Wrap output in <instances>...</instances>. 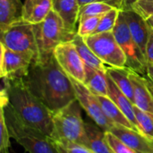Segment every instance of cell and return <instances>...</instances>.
Wrapping results in <instances>:
<instances>
[{
	"mask_svg": "<svg viewBox=\"0 0 153 153\" xmlns=\"http://www.w3.org/2000/svg\"><path fill=\"white\" fill-rule=\"evenodd\" d=\"M23 81L30 91L52 113L76 100L71 80L54 55L39 62L31 63Z\"/></svg>",
	"mask_w": 153,
	"mask_h": 153,
	"instance_id": "6da1fadb",
	"label": "cell"
},
{
	"mask_svg": "<svg viewBox=\"0 0 153 153\" xmlns=\"http://www.w3.org/2000/svg\"><path fill=\"white\" fill-rule=\"evenodd\" d=\"M8 96V104L14 113L27 125L50 137L53 128V113L26 86L23 78H3Z\"/></svg>",
	"mask_w": 153,
	"mask_h": 153,
	"instance_id": "7a4b0ae2",
	"label": "cell"
},
{
	"mask_svg": "<svg viewBox=\"0 0 153 153\" xmlns=\"http://www.w3.org/2000/svg\"><path fill=\"white\" fill-rule=\"evenodd\" d=\"M4 118L10 137L29 153H58L49 136L25 124L7 104L4 107Z\"/></svg>",
	"mask_w": 153,
	"mask_h": 153,
	"instance_id": "3957f363",
	"label": "cell"
},
{
	"mask_svg": "<svg viewBox=\"0 0 153 153\" xmlns=\"http://www.w3.org/2000/svg\"><path fill=\"white\" fill-rule=\"evenodd\" d=\"M52 123V141L73 142L87 147L85 122L82 117V107L76 100L53 113Z\"/></svg>",
	"mask_w": 153,
	"mask_h": 153,
	"instance_id": "277c9868",
	"label": "cell"
},
{
	"mask_svg": "<svg viewBox=\"0 0 153 153\" xmlns=\"http://www.w3.org/2000/svg\"><path fill=\"white\" fill-rule=\"evenodd\" d=\"M0 42L7 49L28 56L32 63L40 61L34 25L22 19L14 22L0 33Z\"/></svg>",
	"mask_w": 153,
	"mask_h": 153,
	"instance_id": "5b68a950",
	"label": "cell"
},
{
	"mask_svg": "<svg viewBox=\"0 0 153 153\" xmlns=\"http://www.w3.org/2000/svg\"><path fill=\"white\" fill-rule=\"evenodd\" d=\"M40 61L53 55L54 49L61 43L72 41L77 33L67 30L62 19L52 9L46 19L39 24L34 25Z\"/></svg>",
	"mask_w": 153,
	"mask_h": 153,
	"instance_id": "8992f818",
	"label": "cell"
},
{
	"mask_svg": "<svg viewBox=\"0 0 153 153\" xmlns=\"http://www.w3.org/2000/svg\"><path fill=\"white\" fill-rule=\"evenodd\" d=\"M112 32L117 44L126 56V67H128L141 75H146L147 63L145 57L133 39L122 11L119 12Z\"/></svg>",
	"mask_w": 153,
	"mask_h": 153,
	"instance_id": "52a82bcc",
	"label": "cell"
},
{
	"mask_svg": "<svg viewBox=\"0 0 153 153\" xmlns=\"http://www.w3.org/2000/svg\"><path fill=\"white\" fill-rule=\"evenodd\" d=\"M83 40L104 64L113 67H126V56L112 31L95 33L83 38Z\"/></svg>",
	"mask_w": 153,
	"mask_h": 153,
	"instance_id": "ba28073f",
	"label": "cell"
},
{
	"mask_svg": "<svg viewBox=\"0 0 153 153\" xmlns=\"http://www.w3.org/2000/svg\"><path fill=\"white\" fill-rule=\"evenodd\" d=\"M69 78L74 90L76 100L79 102L82 108L86 111L87 115L98 126H100L105 132H109L114 124L111 123L103 113L97 96L94 95L84 85L83 82H79L72 77Z\"/></svg>",
	"mask_w": 153,
	"mask_h": 153,
	"instance_id": "9c48e42d",
	"label": "cell"
},
{
	"mask_svg": "<svg viewBox=\"0 0 153 153\" xmlns=\"http://www.w3.org/2000/svg\"><path fill=\"white\" fill-rule=\"evenodd\" d=\"M53 55L60 67L69 77L83 82L85 65L73 41L59 44L54 49Z\"/></svg>",
	"mask_w": 153,
	"mask_h": 153,
	"instance_id": "30bf717a",
	"label": "cell"
},
{
	"mask_svg": "<svg viewBox=\"0 0 153 153\" xmlns=\"http://www.w3.org/2000/svg\"><path fill=\"white\" fill-rule=\"evenodd\" d=\"M109 132L123 143L139 153H152V141L131 127L114 125Z\"/></svg>",
	"mask_w": 153,
	"mask_h": 153,
	"instance_id": "8fae6325",
	"label": "cell"
},
{
	"mask_svg": "<svg viewBox=\"0 0 153 153\" xmlns=\"http://www.w3.org/2000/svg\"><path fill=\"white\" fill-rule=\"evenodd\" d=\"M122 12L125 15L130 33L135 44L145 57V48L150 31V27L146 20L134 11L130 6L126 7L124 10H122Z\"/></svg>",
	"mask_w": 153,
	"mask_h": 153,
	"instance_id": "7c38bea8",
	"label": "cell"
},
{
	"mask_svg": "<svg viewBox=\"0 0 153 153\" xmlns=\"http://www.w3.org/2000/svg\"><path fill=\"white\" fill-rule=\"evenodd\" d=\"M32 59L26 55L17 53L4 48V72L6 79L24 78L29 71Z\"/></svg>",
	"mask_w": 153,
	"mask_h": 153,
	"instance_id": "4fadbf2b",
	"label": "cell"
},
{
	"mask_svg": "<svg viewBox=\"0 0 153 153\" xmlns=\"http://www.w3.org/2000/svg\"><path fill=\"white\" fill-rule=\"evenodd\" d=\"M129 78L134 91V105L153 114V97L148 88L146 77L130 69Z\"/></svg>",
	"mask_w": 153,
	"mask_h": 153,
	"instance_id": "5bb4252c",
	"label": "cell"
},
{
	"mask_svg": "<svg viewBox=\"0 0 153 153\" xmlns=\"http://www.w3.org/2000/svg\"><path fill=\"white\" fill-rule=\"evenodd\" d=\"M52 9L62 19L67 30L77 33L80 13L78 0H53Z\"/></svg>",
	"mask_w": 153,
	"mask_h": 153,
	"instance_id": "9a60e30c",
	"label": "cell"
},
{
	"mask_svg": "<svg viewBox=\"0 0 153 153\" xmlns=\"http://www.w3.org/2000/svg\"><path fill=\"white\" fill-rule=\"evenodd\" d=\"M53 7V0H25L22 19L32 25L42 22Z\"/></svg>",
	"mask_w": 153,
	"mask_h": 153,
	"instance_id": "2e32d148",
	"label": "cell"
},
{
	"mask_svg": "<svg viewBox=\"0 0 153 153\" xmlns=\"http://www.w3.org/2000/svg\"><path fill=\"white\" fill-rule=\"evenodd\" d=\"M107 82H108V97L119 108V109L123 112V114L126 117V118L131 123L133 128L139 132L137 122L135 119L134 110V103L118 89V87L114 83L111 78L107 74Z\"/></svg>",
	"mask_w": 153,
	"mask_h": 153,
	"instance_id": "e0dca14e",
	"label": "cell"
},
{
	"mask_svg": "<svg viewBox=\"0 0 153 153\" xmlns=\"http://www.w3.org/2000/svg\"><path fill=\"white\" fill-rule=\"evenodd\" d=\"M87 148L91 153H113L106 139V132L94 122H85Z\"/></svg>",
	"mask_w": 153,
	"mask_h": 153,
	"instance_id": "ac0fdd59",
	"label": "cell"
},
{
	"mask_svg": "<svg viewBox=\"0 0 153 153\" xmlns=\"http://www.w3.org/2000/svg\"><path fill=\"white\" fill-rule=\"evenodd\" d=\"M84 85L96 96H108V82L106 71L85 65Z\"/></svg>",
	"mask_w": 153,
	"mask_h": 153,
	"instance_id": "d6986e66",
	"label": "cell"
},
{
	"mask_svg": "<svg viewBox=\"0 0 153 153\" xmlns=\"http://www.w3.org/2000/svg\"><path fill=\"white\" fill-rule=\"evenodd\" d=\"M22 11L21 0H0V33L22 19Z\"/></svg>",
	"mask_w": 153,
	"mask_h": 153,
	"instance_id": "ffe728a7",
	"label": "cell"
},
{
	"mask_svg": "<svg viewBox=\"0 0 153 153\" xmlns=\"http://www.w3.org/2000/svg\"><path fill=\"white\" fill-rule=\"evenodd\" d=\"M128 67H113L106 66V73L118 87V89L134 103V91L132 82L129 78Z\"/></svg>",
	"mask_w": 153,
	"mask_h": 153,
	"instance_id": "44dd1931",
	"label": "cell"
},
{
	"mask_svg": "<svg viewBox=\"0 0 153 153\" xmlns=\"http://www.w3.org/2000/svg\"><path fill=\"white\" fill-rule=\"evenodd\" d=\"M97 98L99 100L103 113L111 123H113L114 125L133 128L131 123L126 118V117L108 96H97Z\"/></svg>",
	"mask_w": 153,
	"mask_h": 153,
	"instance_id": "7402d4cb",
	"label": "cell"
},
{
	"mask_svg": "<svg viewBox=\"0 0 153 153\" xmlns=\"http://www.w3.org/2000/svg\"><path fill=\"white\" fill-rule=\"evenodd\" d=\"M72 41L74 44V46H75V48H76V49L85 65H88L90 67H92V68H95L98 70L106 71L105 64L86 45L82 37L76 34Z\"/></svg>",
	"mask_w": 153,
	"mask_h": 153,
	"instance_id": "603a6c76",
	"label": "cell"
},
{
	"mask_svg": "<svg viewBox=\"0 0 153 153\" xmlns=\"http://www.w3.org/2000/svg\"><path fill=\"white\" fill-rule=\"evenodd\" d=\"M134 110L139 132L153 141V114L143 111L136 106H134Z\"/></svg>",
	"mask_w": 153,
	"mask_h": 153,
	"instance_id": "cb8c5ba5",
	"label": "cell"
},
{
	"mask_svg": "<svg viewBox=\"0 0 153 153\" xmlns=\"http://www.w3.org/2000/svg\"><path fill=\"white\" fill-rule=\"evenodd\" d=\"M112 6L104 4V3H89L82 7H80V13H79V21L87 17H92V16H99L103 15L107 12L110 11Z\"/></svg>",
	"mask_w": 153,
	"mask_h": 153,
	"instance_id": "d4e9b609",
	"label": "cell"
},
{
	"mask_svg": "<svg viewBox=\"0 0 153 153\" xmlns=\"http://www.w3.org/2000/svg\"><path fill=\"white\" fill-rule=\"evenodd\" d=\"M119 12H120V10H118L117 8H112L110 11L104 13L93 34L112 31L114 29V26L116 24V22L117 20Z\"/></svg>",
	"mask_w": 153,
	"mask_h": 153,
	"instance_id": "484cf974",
	"label": "cell"
},
{
	"mask_svg": "<svg viewBox=\"0 0 153 153\" xmlns=\"http://www.w3.org/2000/svg\"><path fill=\"white\" fill-rule=\"evenodd\" d=\"M101 17L102 15H99V16L87 17L80 20L78 22L77 34L82 38L92 35L100 23Z\"/></svg>",
	"mask_w": 153,
	"mask_h": 153,
	"instance_id": "4316f807",
	"label": "cell"
},
{
	"mask_svg": "<svg viewBox=\"0 0 153 153\" xmlns=\"http://www.w3.org/2000/svg\"><path fill=\"white\" fill-rule=\"evenodd\" d=\"M58 153H91L85 146L67 141H53Z\"/></svg>",
	"mask_w": 153,
	"mask_h": 153,
	"instance_id": "83f0119b",
	"label": "cell"
},
{
	"mask_svg": "<svg viewBox=\"0 0 153 153\" xmlns=\"http://www.w3.org/2000/svg\"><path fill=\"white\" fill-rule=\"evenodd\" d=\"M10 134L4 118V108H0V153H9Z\"/></svg>",
	"mask_w": 153,
	"mask_h": 153,
	"instance_id": "f1b7e54d",
	"label": "cell"
},
{
	"mask_svg": "<svg viewBox=\"0 0 153 153\" xmlns=\"http://www.w3.org/2000/svg\"><path fill=\"white\" fill-rule=\"evenodd\" d=\"M129 6L144 20L153 15V0H134Z\"/></svg>",
	"mask_w": 153,
	"mask_h": 153,
	"instance_id": "f546056e",
	"label": "cell"
},
{
	"mask_svg": "<svg viewBox=\"0 0 153 153\" xmlns=\"http://www.w3.org/2000/svg\"><path fill=\"white\" fill-rule=\"evenodd\" d=\"M106 139L113 153H139L123 143L110 132H106Z\"/></svg>",
	"mask_w": 153,
	"mask_h": 153,
	"instance_id": "4dcf8cb0",
	"label": "cell"
},
{
	"mask_svg": "<svg viewBox=\"0 0 153 153\" xmlns=\"http://www.w3.org/2000/svg\"><path fill=\"white\" fill-rule=\"evenodd\" d=\"M104 3L107 4L114 8H117L120 11L124 10L126 7L128 6V0H78L80 7L89 4V3Z\"/></svg>",
	"mask_w": 153,
	"mask_h": 153,
	"instance_id": "1f68e13d",
	"label": "cell"
},
{
	"mask_svg": "<svg viewBox=\"0 0 153 153\" xmlns=\"http://www.w3.org/2000/svg\"><path fill=\"white\" fill-rule=\"evenodd\" d=\"M145 60L147 65H153V30L150 28L149 38L145 48Z\"/></svg>",
	"mask_w": 153,
	"mask_h": 153,
	"instance_id": "d6a6232c",
	"label": "cell"
},
{
	"mask_svg": "<svg viewBox=\"0 0 153 153\" xmlns=\"http://www.w3.org/2000/svg\"><path fill=\"white\" fill-rule=\"evenodd\" d=\"M8 104V96L4 87L0 88V108H4Z\"/></svg>",
	"mask_w": 153,
	"mask_h": 153,
	"instance_id": "836d02e7",
	"label": "cell"
},
{
	"mask_svg": "<svg viewBox=\"0 0 153 153\" xmlns=\"http://www.w3.org/2000/svg\"><path fill=\"white\" fill-rule=\"evenodd\" d=\"M4 47L0 42V79L4 77Z\"/></svg>",
	"mask_w": 153,
	"mask_h": 153,
	"instance_id": "e575fe53",
	"label": "cell"
},
{
	"mask_svg": "<svg viewBox=\"0 0 153 153\" xmlns=\"http://www.w3.org/2000/svg\"><path fill=\"white\" fill-rule=\"evenodd\" d=\"M146 75L153 82V65H147L146 68Z\"/></svg>",
	"mask_w": 153,
	"mask_h": 153,
	"instance_id": "d590c367",
	"label": "cell"
},
{
	"mask_svg": "<svg viewBox=\"0 0 153 153\" xmlns=\"http://www.w3.org/2000/svg\"><path fill=\"white\" fill-rule=\"evenodd\" d=\"M145 77H146V82H147L148 88H149V90H150V91H151V93H152V95L153 97V82L147 75Z\"/></svg>",
	"mask_w": 153,
	"mask_h": 153,
	"instance_id": "8d00e7d4",
	"label": "cell"
},
{
	"mask_svg": "<svg viewBox=\"0 0 153 153\" xmlns=\"http://www.w3.org/2000/svg\"><path fill=\"white\" fill-rule=\"evenodd\" d=\"M146 22H147V23H148L149 27H150V28H152V29L153 30V15L150 16L149 18H147V19H146Z\"/></svg>",
	"mask_w": 153,
	"mask_h": 153,
	"instance_id": "74e56055",
	"label": "cell"
},
{
	"mask_svg": "<svg viewBox=\"0 0 153 153\" xmlns=\"http://www.w3.org/2000/svg\"><path fill=\"white\" fill-rule=\"evenodd\" d=\"M134 0H128V6H129V5L131 4V3L134 2Z\"/></svg>",
	"mask_w": 153,
	"mask_h": 153,
	"instance_id": "f35d334b",
	"label": "cell"
},
{
	"mask_svg": "<svg viewBox=\"0 0 153 153\" xmlns=\"http://www.w3.org/2000/svg\"><path fill=\"white\" fill-rule=\"evenodd\" d=\"M152 143H153V141H152ZM152 153H153V149H152Z\"/></svg>",
	"mask_w": 153,
	"mask_h": 153,
	"instance_id": "ab89813d",
	"label": "cell"
}]
</instances>
